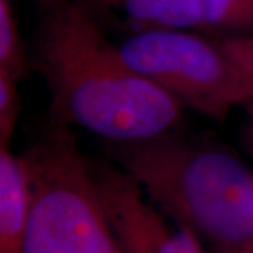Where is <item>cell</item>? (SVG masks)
<instances>
[{"mask_svg": "<svg viewBox=\"0 0 253 253\" xmlns=\"http://www.w3.org/2000/svg\"><path fill=\"white\" fill-rule=\"evenodd\" d=\"M244 109L246 110V113H248V116L251 117V120H253V99L249 101V103H246L244 106Z\"/></svg>", "mask_w": 253, "mask_h": 253, "instance_id": "4fadbf2b", "label": "cell"}, {"mask_svg": "<svg viewBox=\"0 0 253 253\" xmlns=\"http://www.w3.org/2000/svg\"><path fill=\"white\" fill-rule=\"evenodd\" d=\"M31 212V186L20 155L0 146V253H23Z\"/></svg>", "mask_w": 253, "mask_h": 253, "instance_id": "52a82bcc", "label": "cell"}, {"mask_svg": "<svg viewBox=\"0 0 253 253\" xmlns=\"http://www.w3.org/2000/svg\"><path fill=\"white\" fill-rule=\"evenodd\" d=\"M226 55L253 81V36H226L215 38Z\"/></svg>", "mask_w": 253, "mask_h": 253, "instance_id": "30bf717a", "label": "cell"}, {"mask_svg": "<svg viewBox=\"0 0 253 253\" xmlns=\"http://www.w3.org/2000/svg\"><path fill=\"white\" fill-rule=\"evenodd\" d=\"M135 72L186 107L224 121L235 106L253 99V81L214 37L186 30H149L117 45Z\"/></svg>", "mask_w": 253, "mask_h": 253, "instance_id": "3957f363", "label": "cell"}, {"mask_svg": "<svg viewBox=\"0 0 253 253\" xmlns=\"http://www.w3.org/2000/svg\"><path fill=\"white\" fill-rule=\"evenodd\" d=\"M106 152L169 218L191 228L217 253L253 244V174L228 148L174 131L107 142Z\"/></svg>", "mask_w": 253, "mask_h": 253, "instance_id": "7a4b0ae2", "label": "cell"}, {"mask_svg": "<svg viewBox=\"0 0 253 253\" xmlns=\"http://www.w3.org/2000/svg\"><path fill=\"white\" fill-rule=\"evenodd\" d=\"M17 84L16 79L0 69V146H10L18 121L21 99Z\"/></svg>", "mask_w": 253, "mask_h": 253, "instance_id": "9c48e42d", "label": "cell"}, {"mask_svg": "<svg viewBox=\"0 0 253 253\" xmlns=\"http://www.w3.org/2000/svg\"><path fill=\"white\" fill-rule=\"evenodd\" d=\"M90 168L120 253H206L201 238L174 219L169 222L129 173L116 163L90 161Z\"/></svg>", "mask_w": 253, "mask_h": 253, "instance_id": "277c9868", "label": "cell"}, {"mask_svg": "<svg viewBox=\"0 0 253 253\" xmlns=\"http://www.w3.org/2000/svg\"><path fill=\"white\" fill-rule=\"evenodd\" d=\"M239 253H253V244H251L249 246H246L244 251H242V252H239Z\"/></svg>", "mask_w": 253, "mask_h": 253, "instance_id": "5bb4252c", "label": "cell"}, {"mask_svg": "<svg viewBox=\"0 0 253 253\" xmlns=\"http://www.w3.org/2000/svg\"><path fill=\"white\" fill-rule=\"evenodd\" d=\"M242 139H244V144L246 145V148L253 154V120H251V123L244 128Z\"/></svg>", "mask_w": 253, "mask_h": 253, "instance_id": "8fae6325", "label": "cell"}, {"mask_svg": "<svg viewBox=\"0 0 253 253\" xmlns=\"http://www.w3.org/2000/svg\"><path fill=\"white\" fill-rule=\"evenodd\" d=\"M51 94V120L107 142L174 131L183 104L135 72L82 0L49 9L31 58Z\"/></svg>", "mask_w": 253, "mask_h": 253, "instance_id": "6da1fadb", "label": "cell"}, {"mask_svg": "<svg viewBox=\"0 0 253 253\" xmlns=\"http://www.w3.org/2000/svg\"><path fill=\"white\" fill-rule=\"evenodd\" d=\"M0 69L17 82L33 69L10 0H0Z\"/></svg>", "mask_w": 253, "mask_h": 253, "instance_id": "ba28073f", "label": "cell"}, {"mask_svg": "<svg viewBox=\"0 0 253 253\" xmlns=\"http://www.w3.org/2000/svg\"><path fill=\"white\" fill-rule=\"evenodd\" d=\"M38 1H41L42 4L48 6L49 9H54L56 6H62V4H66V3H71L73 0H38Z\"/></svg>", "mask_w": 253, "mask_h": 253, "instance_id": "7c38bea8", "label": "cell"}, {"mask_svg": "<svg viewBox=\"0 0 253 253\" xmlns=\"http://www.w3.org/2000/svg\"><path fill=\"white\" fill-rule=\"evenodd\" d=\"M23 253H120V249L99 204L66 201L30 224Z\"/></svg>", "mask_w": 253, "mask_h": 253, "instance_id": "5b68a950", "label": "cell"}, {"mask_svg": "<svg viewBox=\"0 0 253 253\" xmlns=\"http://www.w3.org/2000/svg\"><path fill=\"white\" fill-rule=\"evenodd\" d=\"M101 26L111 23L131 34L149 30L204 33L200 0H82Z\"/></svg>", "mask_w": 253, "mask_h": 253, "instance_id": "8992f818", "label": "cell"}]
</instances>
